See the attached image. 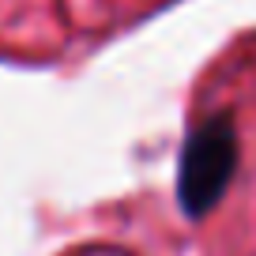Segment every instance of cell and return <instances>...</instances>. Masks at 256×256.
<instances>
[{
  "label": "cell",
  "mask_w": 256,
  "mask_h": 256,
  "mask_svg": "<svg viewBox=\"0 0 256 256\" xmlns=\"http://www.w3.org/2000/svg\"><path fill=\"white\" fill-rule=\"evenodd\" d=\"M241 166V140L238 120L230 110L204 117L181 144L177 154V208L184 218L200 222L222 204L230 192L234 174Z\"/></svg>",
  "instance_id": "obj_1"
}]
</instances>
